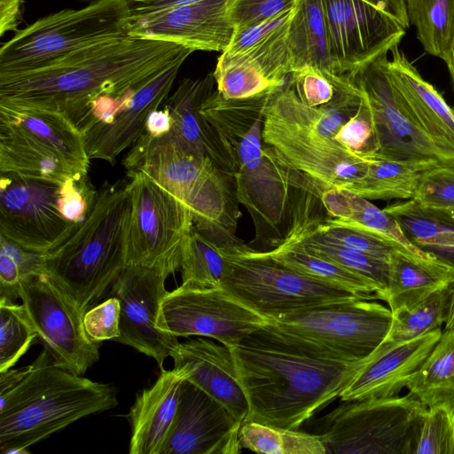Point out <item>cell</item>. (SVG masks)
<instances>
[{
  "instance_id": "6da1fadb",
  "label": "cell",
  "mask_w": 454,
  "mask_h": 454,
  "mask_svg": "<svg viewBox=\"0 0 454 454\" xmlns=\"http://www.w3.org/2000/svg\"><path fill=\"white\" fill-rule=\"evenodd\" d=\"M271 92L227 99L215 90L201 107L231 158L237 198L253 221L254 241L266 251L322 219L317 208L323 207L325 190L263 142V115Z\"/></svg>"
},
{
  "instance_id": "7a4b0ae2",
  "label": "cell",
  "mask_w": 454,
  "mask_h": 454,
  "mask_svg": "<svg viewBox=\"0 0 454 454\" xmlns=\"http://www.w3.org/2000/svg\"><path fill=\"white\" fill-rule=\"evenodd\" d=\"M194 50L174 43L129 36L98 43L38 69L0 74V109L50 111L82 130L102 96L134 91Z\"/></svg>"
},
{
  "instance_id": "3957f363",
  "label": "cell",
  "mask_w": 454,
  "mask_h": 454,
  "mask_svg": "<svg viewBox=\"0 0 454 454\" xmlns=\"http://www.w3.org/2000/svg\"><path fill=\"white\" fill-rule=\"evenodd\" d=\"M248 403L244 420L298 429L333 402L364 360L323 358L282 338L267 325L231 348Z\"/></svg>"
},
{
  "instance_id": "277c9868",
  "label": "cell",
  "mask_w": 454,
  "mask_h": 454,
  "mask_svg": "<svg viewBox=\"0 0 454 454\" xmlns=\"http://www.w3.org/2000/svg\"><path fill=\"white\" fill-rule=\"evenodd\" d=\"M362 101L360 89L344 77L329 104L309 107L298 98L287 78L270 94L264 110L262 140L290 167L324 189L343 188L361 177L371 160L334 139Z\"/></svg>"
},
{
  "instance_id": "5b68a950",
  "label": "cell",
  "mask_w": 454,
  "mask_h": 454,
  "mask_svg": "<svg viewBox=\"0 0 454 454\" xmlns=\"http://www.w3.org/2000/svg\"><path fill=\"white\" fill-rule=\"evenodd\" d=\"M117 404L113 386L58 366L44 348L28 374L0 394L1 452L27 454L31 445Z\"/></svg>"
},
{
  "instance_id": "8992f818",
  "label": "cell",
  "mask_w": 454,
  "mask_h": 454,
  "mask_svg": "<svg viewBox=\"0 0 454 454\" xmlns=\"http://www.w3.org/2000/svg\"><path fill=\"white\" fill-rule=\"evenodd\" d=\"M122 164L175 195L190 209L194 228L215 244L227 247L239 241L241 212L232 176L194 153L172 129L160 137L145 131Z\"/></svg>"
},
{
  "instance_id": "52a82bcc",
  "label": "cell",
  "mask_w": 454,
  "mask_h": 454,
  "mask_svg": "<svg viewBox=\"0 0 454 454\" xmlns=\"http://www.w3.org/2000/svg\"><path fill=\"white\" fill-rule=\"evenodd\" d=\"M131 215L129 183H105L75 231L44 254L46 274L84 315L97 305L127 266Z\"/></svg>"
},
{
  "instance_id": "ba28073f",
  "label": "cell",
  "mask_w": 454,
  "mask_h": 454,
  "mask_svg": "<svg viewBox=\"0 0 454 454\" xmlns=\"http://www.w3.org/2000/svg\"><path fill=\"white\" fill-rule=\"evenodd\" d=\"M129 36L125 0H96L81 9L61 10L18 30L2 44L0 74L44 67L82 49Z\"/></svg>"
},
{
  "instance_id": "9c48e42d",
  "label": "cell",
  "mask_w": 454,
  "mask_h": 454,
  "mask_svg": "<svg viewBox=\"0 0 454 454\" xmlns=\"http://www.w3.org/2000/svg\"><path fill=\"white\" fill-rule=\"evenodd\" d=\"M223 251L226 269L220 286L268 321L323 305L365 298L301 274L246 244Z\"/></svg>"
},
{
  "instance_id": "30bf717a",
  "label": "cell",
  "mask_w": 454,
  "mask_h": 454,
  "mask_svg": "<svg viewBox=\"0 0 454 454\" xmlns=\"http://www.w3.org/2000/svg\"><path fill=\"white\" fill-rule=\"evenodd\" d=\"M392 319L388 307L358 297L289 314L267 325L306 351L355 363L365 359L383 342Z\"/></svg>"
},
{
  "instance_id": "8fae6325",
  "label": "cell",
  "mask_w": 454,
  "mask_h": 454,
  "mask_svg": "<svg viewBox=\"0 0 454 454\" xmlns=\"http://www.w3.org/2000/svg\"><path fill=\"white\" fill-rule=\"evenodd\" d=\"M427 411L409 394L345 401L315 426L328 453L414 454Z\"/></svg>"
},
{
  "instance_id": "7c38bea8",
  "label": "cell",
  "mask_w": 454,
  "mask_h": 454,
  "mask_svg": "<svg viewBox=\"0 0 454 454\" xmlns=\"http://www.w3.org/2000/svg\"><path fill=\"white\" fill-rule=\"evenodd\" d=\"M131 215L127 266L156 270L167 277L179 270L184 244L193 229L190 209L140 171L128 170Z\"/></svg>"
},
{
  "instance_id": "4fadbf2b",
  "label": "cell",
  "mask_w": 454,
  "mask_h": 454,
  "mask_svg": "<svg viewBox=\"0 0 454 454\" xmlns=\"http://www.w3.org/2000/svg\"><path fill=\"white\" fill-rule=\"evenodd\" d=\"M387 53L348 74L370 108L378 143L376 157L426 168L449 165L404 106L390 76Z\"/></svg>"
},
{
  "instance_id": "5bb4252c",
  "label": "cell",
  "mask_w": 454,
  "mask_h": 454,
  "mask_svg": "<svg viewBox=\"0 0 454 454\" xmlns=\"http://www.w3.org/2000/svg\"><path fill=\"white\" fill-rule=\"evenodd\" d=\"M268 320L231 297L221 286L181 285L162 298L159 330L176 337L198 336L231 348Z\"/></svg>"
},
{
  "instance_id": "9a60e30c",
  "label": "cell",
  "mask_w": 454,
  "mask_h": 454,
  "mask_svg": "<svg viewBox=\"0 0 454 454\" xmlns=\"http://www.w3.org/2000/svg\"><path fill=\"white\" fill-rule=\"evenodd\" d=\"M20 298L38 340L58 366L83 375L99 359L101 342L88 336L83 314L46 273L24 279Z\"/></svg>"
},
{
  "instance_id": "2e32d148",
  "label": "cell",
  "mask_w": 454,
  "mask_h": 454,
  "mask_svg": "<svg viewBox=\"0 0 454 454\" xmlns=\"http://www.w3.org/2000/svg\"><path fill=\"white\" fill-rule=\"evenodd\" d=\"M62 184L1 174L0 234L36 253L47 254L59 247L81 224L62 213Z\"/></svg>"
},
{
  "instance_id": "e0dca14e",
  "label": "cell",
  "mask_w": 454,
  "mask_h": 454,
  "mask_svg": "<svg viewBox=\"0 0 454 454\" xmlns=\"http://www.w3.org/2000/svg\"><path fill=\"white\" fill-rule=\"evenodd\" d=\"M331 59L337 74H351L399 44L405 29L365 0H323Z\"/></svg>"
},
{
  "instance_id": "ac0fdd59",
  "label": "cell",
  "mask_w": 454,
  "mask_h": 454,
  "mask_svg": "<svg viewBox=\"0 0 454 454\" xmlns=\"http://www.w3.org/2000/svg\"><path fill=\"white\" fill-rule=\"evenodd\" d=\"M163 273L144 266H126L113 283L109 296L120 301V336L114 341L153 358L160 370L178 344L177 337L157 327L160 303L168 293Z\"/></svg>"
},
{
  "instance_id": "d6986e66",
  "label": "cell",
  "mask_w": 454,
  "mask_h": 454,
  "mask_svg": "<svg viewBox=\"0 0 454 454\" xmlns=\"http://www.w3.org/2000/svg\"><path fill=\"white\" fill-rule=\"evenodd\" d=\"M241 423L218 401L184 380L160 454H238Z\"/></svg>"
},
{
  "instance_id": "ffe728a7",
  "label": "cell",
  "mask_w": 454,
  "mask_h": 454,
  "mask_svg": "<svg viewBox=\"0 0 454 454\" xmlns=\"http://www.w3.org/2000/svg\"><path fill=\"white\" fill-rule=\"evenodd\" d=\"M231 0H199L140 18L130 19V35L174 43L194 51L223 52L235 27Z\"/></svg>"
},
{
  "instance_id": "44dd1931",
  "label": "cell",
  "mask_w": 454,
  "mask_h": 454,
  "mask_svg": "<svg viewBox=\"0 0 454 454\" xmlns=\"http://www.w3.org/2000/svg\"><path fill=\"white\" fill-rule=\"evenodd\" d=\"M442 328L418 338L383 342L367 356L340 394L341 402L398 395L440 340Z\"/></svg>"
},
{
  "instance_id": "7402d4cb",
  "label": "cell",
  "mask_w": 454,
  "mask_h": 454,
  "mask_svg": "<svg viewBox=\"0 0 454 454\" xmlns=\"http://www.w3.org/2000/svg\"><path fill=\"white\" fill-rule=\"evenodd\" d=\"M185 380L221 403L241 424L248 403L239 384L231 348L209 338L178 342L170 354Z\"/></svg>"
},
{
  "instance_id": "603a6c76",
  "label": "cell",
  "mask_w": 454,
  "mask_h": 454,
  "mask_svg": "<svg viewBox=\"0 0 454 454\" xmlns=\"http://www.w3.org/2000/svg\"><path fill=\"white\" fill-rule=\"evenodd\" d=\"M396 44L388 69L403 103L449 165H454V108L419 73Z\"/></svg>"
},
{
  "instance_id": "cb8c5ba5",
  "label": "cell",
  "mask_w": 454,
  "mask_h": 454,
  "mask_svg": "<svg viewBox=\"0 0 454 454\" xmlns=\"http://www.w3.org/2000/svg\"><path fill=\"white\" fill-rule=\"evenodd\" d=\"M183 63H177L137 89L109 123L83 133L89 158L114 164L118 155L145 133L149 114L168 97Z\"/></svg>"
},
{
  "instance_id": "d4e9b609",
  "label": "cell",
  "mask_w": 454,
  "mask_h": 454,
  "mask_svg": "<svg viewBox=\"0 0 454 454\" xmlns=\"http://www.w3.org/2000/svg\"><path fill=\"white\" fill-rule=\"evenodd\" d=\"M213 73L203 78L184 79L165 105L171 115L172 131L197 155L208 158L218 168L232 176V163L213 126L201 112L215 90Z\"/></svg>"
},
{
  "instance_id": "484cf974",
  "label": "cell",
  "mask_w": 454,
  "mask_h": 454,
  "mask_svg": "<svg viewBox=\"0 0 454 454\" xmlns=\"http://www.w3.org/2000/svg\"><path fill=\"white\" fill-rule=\"evenodd\" d=\"M182 370H160L156 381L137 394L128 419L130 454H160L178 407Z\"/></svg>"
},
{
  "instance_id": "4316f807",
  "label": "cell",
  "mask_w": 454,
  "mask_h": 454,
  "mask_svg": "<svg viewBox=\"0 0 454 454\" xmlns=\"http://www.w3.org/2000/svg\"><path fill=\"white\" fill-rule=\"evenodd\" d=\"M321 202L327 217L335 223L374 234L412 259L440 262L415 247L396 220L369 200L344 188H326L321 194Z\"/></svg>"
},
{
  "instance_id": "83f0119b",
  "label": "cell",
  "mask_w": 454,
  "mask_h": 454,
  "mask_svg": "<svg viewBox=\"0 0 454 454\" xmlns=\"http://www.w3.org/2000/svg\"><path fill=\"white\" fill-rule=\"evenodd\" d=\"M294 8L263 23L235 31L224 51L249 60L272 84L282 85L292 73L287 36Z\"/></svg>"
},
{
  "instance_id": "f1b7e54d",
  "label": "cell",
  "mask_w": 454,
  "mask_h": 454,
  "mask_svg": "<svg viewBox=\"0 0 454 454\" xmlns=\"http://www.w3.org/2000/svg\"><path fill=\"white\" fill-rule=\"evenodd\" d=\"M0 174L64 184L83 177L60 156L32 136L0 123Z\"/></svg>"
},
{
  "instance_id": "f546056e",
  "label": "cell",
  "mask_w": 454,
  "mask_h": 454,
  "mask_svg": "<svg viewBox=\"0 0 454 454\" xmlns=\"http://www.w3.org/2000/svg\"><path fill=\"white\" fill-rule=\"evenodd\" d=\"M386 302L392 314L411 309L454 281V267L412 259L396 250L388 262Z\"/></svg>"
},
{
  "instance_id": "4dcf8cb0",
  "label": "cell",
  "mask_w": 454,
  "mask_h": 454,
  "mask_svg": "<svg viewBox=\"0 0 454 454\" xmlns=\"http://www.w3.org/2000/svg\"><path fill=\"white\" fill-rule=\"evenodd\" d=\"M0 123L12 126L39 140L74 170L87 176L90 158L78 127L60 114L50 111L12 112L0 109Z\"/></svg>"
},
{
  "instance_id": "1f68e13d",
  "label": "cell",
  "mask_w": 454,
  "mask_h": 454,
  "mask_svg": "<svg viewBox=\"0 0 454 454\" xmlns=\"http://www.w3.org/2000/svg\"><path fill=\"white\" fill-rule=\"evenodd\" d=\"M419 249L454 267V215L423 207L413 199L383 208Z\"/></svg>"
},
{
  "instance_id": "d6a6232c",
  "label": "cell",
  "mask_w": 454,
  "mask_h": 454,
  "mask_svg": "<svg viewBox=\"0 0 454 454\" xmlns=\"http://www.w3.org/2000/svg\"><path fill=\"white\" fill-rule=\"evenodd\" d=\"M287 40L292 72L309 66L336 74L330 55L323 0H297Z\"/></svg>"
},
{
  "instance_id": "836d02e7",
  "label": "cell",
  "mask_w": 454,
  "mask_h": 454,
  "mask_svg": "<svg viewBox=\"0 0 454 454\" xmlns=\"http://www.w3.org/2000/svg\"><path fill=\"white\" fill-rule=\"evenodd\" d=\"M278 262L311 278L340 287L371 300H383L380 290L370 280L308 251L295 238L277 248L262 251Z\"/></svg>"
},
{
  "instance_id": "e575fe53",
  "label": "cell",
  "mask_w": 454,
  "mask_h": 454,
  "mask_svg": "<svg viewBox=\"0 0 454 454\" xmlns=\"http://www.w3.org/2000/svg\"><path fill=\"white\" fill-rule=\"evenodd\" d=\"M406 388L427 408L445 406L454 410V329L442 331Z\"/></svg>"
},
{
  "instance_id": "d590c367",
  "label": "cell",
  "mask_w": 454,
  "mask_h": 454,
  "mask_svg": "<svg viewBox=\"0 0 454 454\" xmlns=\"http://www.w3.org/2000/svg\"><path fill=\"white\" fill-rule=\"evenodd\" d=\"M409 23L426 52L452 66L454 0H404Z\"/></svg>"
},
{
  "instance_id": "8d00e7d4",
  "label": "cell",
  "mask_w": 454,
  "mask_h": 454,
  "mask_svg": "<svg viewBox=\"0 0 454 454\" xmlns=\"http://www.w3.org/2000/svg\"><path fill=\"white\" fill-rule=\"evenodd\" d=\"M424 167L383 158L371 159L364 174L343 188L367 200H410Z\"/></svg>"
},
{
  "instance_id": "74e56055",
  "label": "cell",
  "mask_w": 454,
  "mask_h": 454,
  "mask_svg": "<svg viewBox=\"0 0 454 454\" xmlns=\"http://www.w3.org/2000/svg\"><path fill=\"white\" fill-rule=\"evenodd\" d=\"M242 448L265 454H327L317 434H309L255 421L243 422L239 429Z\"/></svg>"
},
{
  "instance_id": "f35d334b",
  "label": "cell",
  "mask_w": 454,
  "mask_h": 454,
  "mask_svg": "<svg viewBox=\"0 0 454 454\" xmlns=\"http://www.w3.org/2000/svg\"><path fill=\"white\" fill-rule=\"evenodd\" d=\"M226 269L223 248L194 227L182 253V284L199 287L220 286Z\"/></svg>"
},
{
  "instance_id": "ab89813d",
  "label": "cell",
  "mask_w": 454,
  "mask_h": 454,
  "mask_svg": "<svg viewBox=\"0 0 454 454\" xmlns=\"http://www.w3.org/2000/svg\"><path fill=\"white\" fill-rule=\"evenodd\" d=\"M312 254L330 260L372 282L386 301L388 262L371 255L324 241L304 227L292 236ZM291 237V238H292Z\"/></svg>"
},
{
  "instance_id": "60d3db41",
  "label": "cell",
  "mask_w": 454,
  "mask_h": 454,
  "mask_svg": "<svg viewBox=\"0 0 454 454\" xmlns=\"http://www.w3.org/2000/svg\"><path fill=\"white\" fill-rule=\"evenodd\" d=\"M217 91L227 99L259 96L278 86L272 84L249 60L222 52L213 72Z\"/></svg>"
},
{
  "instance_id": "b9f144b4",
  "label": "cell",
  "mask_w": 454,
  "mask_h": 454,
  "mask_svg": "<svg viewBox=\"0 0 454 454\" xmlns=\"http://www.w3.org/2000/svg\"><path fill=\"white\" fill-rule=\"evenodd\" d=\"M36 340L23 304L0 299V372L14 366Z\"/></svg>"
},
{
  "instance_id": "7bdbcfd3",
  "label": "cell",
  "mask_w": 454,
  "mask_h": 454,
  "mask_svg": "<svg viewBox=\"0 0 454 454\" xmlns=\"http://www.w3.org/2000/svg\"><path fill=\"white\" fill-rule=\"evenodd\" d=\"M44 254L25 249L0 234V299L15 301L24 279L46 273Z\"/></svg>"
},
{
  "instance_id": "ee69618b",
  "label": "cell",
  "mask_w": 454,
  "mask_h": 454,
  "mask_svg": "<svg viewBox=\"0 0 454 454\" xmlns=\"http://www.w3.org/2000/svg\"><path fill=\"white\" fill-rule=\"evenodd\" d=\"M445 293L439 291L418 305L392 314L386 340H410L442 328L445 320Z\"/></svg>"
},
{
  "instance_id": "f6af8a7d",
  "label": "cell",
  "mask_w": 454,
  "mask_h": 454,
  "mask_svg": "<svg viewBox=\"0 0 454 454\" xmlns=\"http://www.w3.org/2000/svg\"><path fill=\"white\" fill-rule=\"evenodd\" d=\"M315 237L372 257L389 262L397 250L387 240L368 231L335 223L329 217L304 227ZM399 251V250H398Z\"/></svg>"
},
{
  "instance_id": "bcb514c9",
  "label": "cell",
  "mask_w": 454,
  "mask_h": 454,
  "mask_svg": "<svg viewBox=\"0 0 454 454\" xmlns=\"http://www.w3.org/2000/svg\"><path fill=\"white\" fill-rule=\"evenodd\" d=\"M423 207L454 215V165L421 171L412 198Z\"/></svg>"
},
{
  "instance_id": "7dc6e473",
  "label": "cell",
  "mask_w": 454,
  "mask_h": 454,
  "mask_svg": "<svg viewBox=\"0 0 454 454\" xmlns=\"http://www.w3.org/2000/svg\"><path fill=\"white\" fill-rule=\"evenodd\" d=\"M414 454H454V410L445 406L427 408Z\"/></svg>"
},
{
  "instance_id": "c3c4849f",
  "label": "cell",
  "mask_w": 454,
  "mask_h": 454,
  "mask_svg": "<svg viewBox=\"0 0 454 454\" xmlns=\"http://www.w3.org/2000/svg\"><path fill=\"white\" fill-rule=\"evenodd\" d=\"M341 75L307 66L294 70L288 80L298 98L304 105L319 107L333 99Z\"/></svg>"
},
{
  "instance_id": "681fc988",
  "label": "cell",
  "mask_w": 454,
  "mask_h": 454,
  "mask_svg": "<svg viewBox=\"0 0 454 454\" xmlns=\"http://www.w3.org/2000/svg\"><path fill=\"white\" fill-rule=\"evenodd\" d=\"M334 139L359 157L366 160L376 157L378 143L372 114L364 95L357 112L341 126Z\"/></svg>"
},
{
  "instance_id": "f907efd6",
  "label": "cell",
  "mask_w": 454,
  "mask_h": 454,
  "mask_svg": "<svg viewBox=\"0 0 454 454\" xmlns=\"http://www.w3.org/2000/svg\"><path fill=\"white\" fill-rule=\"evenodd\" d=\"M296 3L297 0H231L229 15L238 31L292 11Z\"/></svg>"
},
{
  "instance_id": "816d5d0a",
  "label": "cell",
  "mask_w": 454,
  "mask_h": 454,
  "mask_svg": "<svg viewBox=\"0 0 454 454\" xmlns=\"http://www.w3.org/2000/svg\"><path fill=\"white\" fill-rule=\"evenodd\" d=\"M119 300L114 296L98 303L83 315V325L88 336L96 342L115 340L120 336Z\"/></svg>"
},
{
  "instance_id": "f5cc1de1",
  "label": "cell",
  "mask_w": 454,
  "mask_h": 454,
  "mask_svg": "<svg viewBox=\"0 0 454 454\" xmlns=\"http://www.w3.org/2000/svg\"><path fill=\"white\" fill-rule=\"evenodd\" d=\"M130 19H136L160 12L179 5L191 4L199 0H125Z\"/></svg>"
},
{
  "instance_id": "db71d44e",
  "label": "cell",
  "mask_w": 454,
  "mask_h": 454,
  "mask_svg": "<svg viewBox=\"0 0 454 454\" xmlns=\"http://www.w3.org/2000/svg\"><path fill=\"white\" fill-rule=\"evenodd\" d=\"M22 0H0V35L17 31L21 20Z\"/></svg>"
},
{
  "instance_id": "11a10c76",
  "label": "cell",
  "mask_w": 454,
  "mask_h": 454,
  "mask_svg": "<svg viewBox=\"0 0 454 454\" xmlns=\"http://www.w3.org/2000/svg\"><path fill=\"white\" fill-rule=\"evenodd\" d=\"M173 121L167 108L153 111L146 119L145 131L153 137H160L168 133L172 129Z\"/></svg>"
},
{
  "instance_id": "9f6ffc18",
  "label": "cell",
  "mask_w": 454,
  "mask_h": 454,
  "mask_svg": "<svg viewBox=\"0 0 454 454\" xmlns=\"http://www.w3.org/2000/svg\"><path fill=\"white\" fill-rule=\"evenodd\" d=\"M394 18L404 28L410 26L404 0H365Z\"/></svg>"
},
{
  "instance_id": "6f0895ef",
  "label": "cell",
  "mask_w": 454,
  "mask_h": 454,
  "mask_svg": "<svg viewBox=\"0 0 454 454\" xmlns=\"http://www.w3.org/2000/svg\"><path fill=\"white\" fill-rule=\"evenodd\" d=\"M32 364L20 369H8L0 372V394H3L20 383L31 371Z\"/></svg>"
},
{
  "instance_id": "680465c9",
  "label": "cell",
  "mask_w": 454,
  "mask_h": 454,
  "mask_svg": "<svg viewBox=\"0 0 454 454\" xmlns=\"http://www.w3.org/2000/svg\"><path fill=\"white\" fill-rule=\"evenodd\" d=\"M446 309H445V320L444 330L454 329V281L444 290ZM443 330V331H444Z\"/></svg>"
},
{
  "instance_id": "91938a15",
  "label": "cell",
  "mask_w": 454,
  "mask_h": 454,
  "mask_svg": "<svg viewBox=\"0 0 454 454\" xmlns=\"http://www.w3.org/2000/svg\"><path fill=\"white\" fill-rule=\"evenodd\" d=\"M449 73H450V75L451 77L452 83L454 86V36H453V42H452V66L449 69Z\"/></svg>"
}]
</instances>
